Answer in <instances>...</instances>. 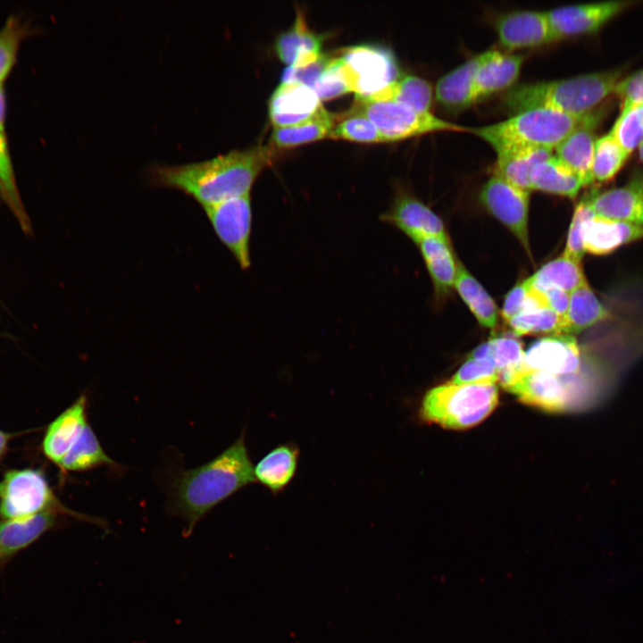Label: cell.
Returning a JSON list of instances; mask_svg holds the SVG:
<instances>
[{
  "label": "cell",
  "instance_id": "1",
  "mask_svg": "<svg viewBox=\"0 0 643 643\" xmlns=\"http://www.w3.org/2000/svg\"><path fill=\"white\" fill-rule=\"evenodd\" d=\"M272 157L271 147L255 146L197 162L152 164L147 173L152 185L180 189L205 209L248 195L255 180Z\"/></svg>",
  "mask_w": 643,
  "mask_h": 643
},
{
  "label": "cell",
  "instance_id": "2",
  "mask_svg": "<svg viewBox=\"0 0 643 643\" xmlns=\"http://www.w3.org/2000/svg\"><path fill=\"white\" fill-rule=\"evenodd\" d=\"M255 482L244 432L211 461L180 473L173 484L172 500L186 522L184 536L188 537L214 506Z\"/></svg>",
  "mask_w": 643,
  "mask_h": 643
},
{
  "label": "cell",
  "instance_id": "3",
  "mask_svg": "<svg viewBox=\"0 0 643 643\" xmlns=\"http://www.w3.org/2000/svg\"><path fill=\"white\" fill-rule=\"evenodd\" d=\"M623 74L624 69L621 67L568 79L514 85L505 94L503 104L514 114L547 108L582 116L599 107L614 94Z\"/></svg>",
  "mask_w": 643,
  "mask_h": 643
},
{
  "label": "cell",
  "instance_id": "4",
  "mask_svg": "<svg viewBox=\"0 0 643 643\" xmlns=\"http://www.w3.org/2000/svg\"><path fill=\"white\" fill-rule=\"evenodd\" d=\"M585 115L574 116L552 109L534 108L514 113L497 123L467 129V131L487 142L497 154L517 148L552 151Z\"/></svg>",
  "mask_w": 643,
  "mask_h": 643
},
{
  "label": "cell",
  "instance_id": "5",
  "mask_svg": "<svg viewBox=\"0 0 643 643\" xmlns=\"http://www.w3.org/2000/svg\"><path fill=\"white\" fill-rule=\"evenodd\" d=\"M498 402L496 384H454L430 389L419 409L422 420L448 429H467L482 422Z\"/></svg>",
  "mask_w": 643,
  "mask_h": 643
},
{
  "label": "cell",
  "instance_id": "6",
  "mask_svg": "<svg viewBox=\"0 0 643 643\" xmlns=\"http://www.w3.org/2000/svg\"><path fill=\"white\" fill-rule=\"evenodd\" d=\"M57 511L102 525V522L65 507L55 497L45 472L37 468L12 469L0 480V519H22Z\"/></svg>",
  "mask_w": 643,
  "mask_h": 643
},
{
  "label": "cell",
  "instance_id": "7",
  "mask_svg": "<svg viewBox=\"0 0 643 643\" xmlns=\"http://www.w3.org/2000/svg\"><path fill=\"white\" fill-rule=\"evenodd\" d=\"M572 377L522 369L502 380L501 385L528 405L560 413L584 406L597 395L592 386Z\"/></svg>",
  "mask_w": 643,
  "mask_h": 643
},
{
  "label": "cell",
  "instance_id": "8",
  "mask_svg": "<svg viewBox=\"0 0 643 643\" xmlns=\"http://www.w3.org/2000/svg\"><path fill=\"white\" fill-rule=\"evenodd\" d=\"M353 106L375 124L384 142L437 131H467V128L448 122L431 113H418L393 101L356 97Z\"/></svg>",
  "mask_w": 643,
  "mask_h": 643
},
{
  "label": "cell",
  "instance_id": "9",
  "mask_svg": "<svg viewBox=\"0 0 643 643\" xmlns=\"http://www.w3.org/2000/svg\"><path fill=\"white\" fill-rule=\"evenodd\" d=\"M338 56L348 88L356 97L371 96L400 76L393 54L380 46H349Z\"/></svg>",
  "mask_w": 643,
  "mask_h": 643
},
{
  "label": "cell",
  "instance_id": "10",
  "mask_svg": "<svg viewBox=\"0 0 643 643\" xmlns=\"http://www.w3.org/2000/svg\"><path fill=\"white\" fill-rule=\"evenodd\" d=\"M221 242L241 269L251 264L252 207L250 195L230 198L204 209Z\"/></svg>",
  "mask_w": 643,
  "mask_h": 643
},
{
  "label": "cell",
  "instance_id": "11",
  "mask_svg": "<svg viewBox=\"0 0 643 643\" xmlns=\"http://www.w3.org/2000/svg\"><path fill=\"white\" fill-rule=\"evenodd\" d=\"M479 198L481 205L505 224L530 254L528 234L530 191L494 174L483 185Z\"/></svg>",
  "mask_w": 643,
  "mask_h": 643
},
{
  "label": "cell",
  "instance_id": "12",
  "mask_svg": "<svg viewBox=\"0 0 643 643\" xmlns=\"http://www.w3.org/2000/svg\"><path fill=\"white\" fill-rule=\"evenodd\" d=\"M636 4L634 1H605L564 5L546 13L553 35L559 40L594 33Z\"/></svg>",
  "mask_w": 643,
  "mask_h": 643
},
{
  "label": "cell",
  "instance_id": "13",
  "mask_svg": "<svg viewBox=\"0 0 643 643\" xmlns=\"http://www.w3.org/2000/svg\"><path fill=\"white\" fill-rule=\"evenodd\" d=\"M500 45L508 50L530 48L555 41L546 12L514 11L496 20Z\"/></svg>",
  "mask_w": 643,
  "mask_h": 643
},
{
  "label": "cell",
  "instance_id": "14",
  "mask_svg": "<svg viewBox=\"0 0 643 643\" xmlns=\"http://www.w3.org/2000/svg\"><path fill=\"white\" fill-rule=\"evenodd\" d=\"M527 369L543 371L561 377L579 372L580 353L572 335H553L533 342L524 354Z\"/></svg>",
  "mask_w": 643,
  "mask_h": 643
},
{
  "label": "cell",
  "instance_id": "15",
  "mask_svg": "<svg viewBox=\"0 0 643 643\" xmlns=\"http://www.w3.org/2000/svg\"><path fill=\"white\" fill-rule=\"evenodd\" d=\"M605 104L587 113L579 125L556 146V157L572 169L584 182H593L591 163L595 144L596 129L606 115Z\"/></svg>",
  "mask_w": 643,
  "mask_h": 643
},
{
  "label": "cell",
  "instance_id": "16",
  "mask_svg": "<svg viewBox=\"0 0 643 643\" xmlns=\"http://www.w3.org/2000/svg\"><path fill=\"white\" fill-rule=\"evenodd\" d=\"M60 515L64 514L46 511L22 519H0V570L46 532L57 528Z\"/></svg>",
  "mask_w": 643,
  "mask_h": 643
},
{
  "label": "cell",
  "instance_id": "17",
  "mask_svg": "<svg viewBox=\"0 0 643 643\" xmlns=\"http://www.w3.org/2000/svg\"><path fill=\"white\" fill-rule=\"evenodd\" d=\"M87 403V397L82 394L46 429L41 450L57 467L88 423Z\"/></svg>",
  "mask_w": 643,
  "mask_h": 643
},
{
  "label": "cell",
  "instance_id": "18",
  "mask_svg": "<svg viewBox=\"0 0 643 643\" xmlns=\"http://www.w3.org/2000/svg\"><path fill=\"white\" fill-rule=\"evenodd\" d=\"M381 220L402 230L414 240L421 236H433L447 240L441 219L417 198L399 195L391 208L381 215Z\"/></svg>",
  "mask_w": 643,
  "mask_h": 643
},
{
  "label": "cell",
  "instance_id": "19",
  "mask_svg": "<svg viewBox=\"0 0 643 643\" xmlns=\"http://www.w3.org/2000/svg\"><path fill=\"white\" fill-rule=\"evenodd\" d=\"M589 195L595 215L642 225L643 187L639 172L623 187Z\"/></svg>",
  "mask_w": 643,
  "mask_h": 643
},
{
  "label": "cell",
  "instance_id": "20",
  "mask_svg": "<svg viewBox=\"0 0 643 643\" xmlns=\"http://www.w3.org/2000/svg\"><path fill=\"white\" fill-rule=\"evenodd\" d=\"M322 104L314 90L297 82H281L269 101V114L274 127L289 126L309 117Z\"/></svg>",
  "mask_w": 643,
  "mask_h": 643
},
{
  "label": "cell",
  "instance_id": "21",
  "mask_svg": "<svg viewBox=\"0 0 643 643\" xmlns=\"http://www.w3.org/2000/svg\"><path fill=\"white\" fill-rule=\"evenodd\" d=\"M643 238V225L620 221L593 214L583 228L585 252L595 255H608L623 245Z\"/></svg>",
  "mask_w": 643,
  "mask_h": 643
},
{
  "label": "cell",
  "instance_id": "22",
  "mask_svg": "<svg viewBox=\"0 0 643 643\" xmlns=\"http://www.w3.org/2000/svg\"><path fill=\"white\" fill-rule=\"evenodd\" d=\"M483 54L474 79L476 102L511 88L520 75L523 63L521 54H505L497 50H489Z\"/></svg>",
  "mask_w": 643,
  "mask_h": 643
},
{
  "label": "cell",
  "instance_id": "23",
  "mask_svg": "<svg viewBox=\"0 0 643 643\" xmlns=\"http://www.w3.org/2000/svg\"><path fill=\"white\" fill-rule=\"evenodd\" d=\"M6 110V94L4 85H0V198L16 218L21 230L30 235L31 221L20 195L9 148Z\"/></svg>",
  "mask_w": 643,
  "mask_h": 643
},
{
  "label": "cell",
  "instance_id": "24",
  "mask_svg": "<svg viewBox=\"0 0 643 643\" xmlns=\"http://www.w3.org/2000/svg\"><path fill=\"white\" fill-rule=\"evenodd\" d=\"M300 456L299 447L287 442L271 449L254 466L255 482L272 495L281 493L294 480Z\"/></svg>",
  "mask_w": 643,
  "mask_h": 643
},
{
  "label": "cell",
  "instance_id": "25",
  "mask_svg": "<svg viewBox=\"0 0 643 643\" xmlns=\"http://www.w3.org/2000/svg\"><path fill=\"white\" fill-rule=\"evenodd\" d=\"M483 56V53L477 54L438 79L436 100L443 108L459 112L476 103L474 79Z\"/></svg>",
  "mask_w": 643,
  "mask_h": 643
},
{
  "label": "cell",
  "instance_id": "26",
  "mask_svg": "<svg viewBox=\"0 0 643 643\" xmlns=\"http://www.w3.org/2000/svg\"><path fill=\"white\" fill-rule=\"evenodd\" d=\"M322 40L323 36L311 30L303 14L298 12L292 27L278 37L275 48L285 63L304 65L322 54Z\"/></svg>",
  "mask_w": 643,
  "mask_h": 643
},
{
  "label": "cell",
  "instance_id": "27",
  "mask_svg": "<svg viewBox=\"0 0 643 643\" xmlns=\"http://www.w3.org/2000/svg\"><path fill=\"white\" fill-rule=\"evenodd\" d=\"M419 246L437 293L447 295L455 287L457 264L449 241L433 236H421L413 240Z\"/></svg>",
  "mask_w": 643,
  "mask_h": 643
},
{
  "label": "cell",
  "instance_id": "28",
  "mask_svg": "<svg viewBox=\"0 0 643 643\" xmlns=\"http://www.w3.org/2000/svg\"><path fill=\"white\" fill-rule=\"evenodd\" d=\"M530 188L575 198L585 186L582 180L555 155L535 165L530 173Z\"/></svg>",
  "mask_w": 643,
  "mask_h": 643
},
{
  "label": "cell",
  "instance_id": "29",
  "mask_svg": "<svg viewBox=\"0 0 643 643\" xmlns=\"http://www.w3.org/2000/svg\"><path fill=\"white\" fill-rule=\"evenodd\" d=\"M607 309L596 296L588 282L570 293L564 318V335H575L610 318Z\"/></svg>",
  "mask_w": 643,
  "mask_h": 643
},
{
  "label": "cell",
  "instance_id": "30",
  "mask_svg": "<svg viewBox=\"0 0 643 643\" xmlns=\"http://www.w3.org/2000/svg\"><path fill=\"white\" fill-rule=\"evenodd\" d=\"M496 175L511 184L530 190V173L539 162L552 155L543 148H517L497 154Z\"/></svg>",
  "mask_w": 643,
  "mask_h": 643
},
{
  "label": "cell",
  "instance_id": "31",
  "mask_svg": "<svg viewBox=\"0 0 643 643\" xmlns=\"http://www.w3.org/2000/svg\"><path fill=\"white\" fill-rule=\"evenodd\" d=\"M99 466L119 467L102 447L88 423L58 466L63 473L85 472Z\"/></svg>",
  "mask_w": 643,
  "mask_h": 643
},
{
  "label": "cell",
  "instance_id": "32",
  "mask_svg": "<svg viewBox=\"0 0 643 643\" xmlns=\"http://www.w3.org/2000/svg\"><path fill=\"white\" fill-rule=\"evenodd\" d=\"M367 97L393 101L418 113H430L432 88L424 79L404 74L383 89Z\"/></svg>",
  "mask_w": 643,
  "mask_h": 643
},
{
  "label": "cell",
  "instance_id": "33",
  "mask_svg": "<svg viewBox=\"0 0 643 643\" xmlns=\"http://www.w3.org/2000/svg\"><path fill=\"white\" fill-rule=\"evenodd\" d=\"M336 116L322 104L308 119L289 126L274 127L271 139L279 147L301 145L328 137Z\"/></svg>",
  "mask_w": 643,
  "mask_h": 643
},
{
  "label": "cell",
  "instance_id": "34",
  "mask_svg": "<svg viewBox=\"0 0 643 643\" xmlns=\"http://www.w3.org/2000/svg\"><path fill=\"white\" fill-rule=\"evenodd\" d=\"M524 354L519 340L514 337L500 336L480 345L470 357L490 361L499 373V381H502L514 372L527 369Z\"/></svg>",
  "mask_w": 643,
  "mask_h": 643
},
{
  "label": "cell",
  "instance_id": "35",
  "mask_svg": "<svg viewBox=\"0 0 643 643\" xmlns=\"http://www.w3.org/2000/svg\"><path fill=\"white\" fill-rule=\"evenodd\" d=\"M529 280L538 289L553 287L568 293L588 282L580 262L564 255L546 263Z\"/></svg>",
  "mask_w": 643,
  "mask_h": 643
},
{
  "label": "cell",
  "instance_id": "36",
  "mask_svg": "<svg viewBox=\"0 0 643 643\" xmlns=\"http://www.w3.org/2000/svg\"><path fill=\"white\" fill-rule=\"evenodd\" d=\"M455 288L482 326L496 327L498 313L494 300L461 263L457 264Z\"/></svg>",
  "mask_w": 643,
  "mask_h": 643
},
{
  "label": "cell",
  "instance_id": "37",
  "mask_svg": "<svg viewBox=\"0 0 643 643\" xmlns=\"http://www.w3.org/2000/svg\"><path fill=\"white\" fill-rule=\"evenodd\" d=\"M35 33L30 21L21 13L10 14L0 27V85L15 66L21 42Z\"/></svg>",
  "mask_w": 643,
  "mask_h": 643
},
{
  "label": "cell",
  "instance_id": "38",
  "mask_svg": "<svg viewBox=\"0 0 643 643\" xmlns=\"http://www.w3.org/2000/svg\"><path fill=\"white\" fill-rule=\"evenodd\" d=\"M629 154L622 148L610 133L597 138L592 163V180L606 182L622 169Z\"/></svg>",
  "mask_w": 643,
  "mask_h": 643
},
{
  "label": "cell",
  "instance_id": "39",
  "mask_svg": "<svg viewBox=\"0 0 643 643\" xmlns=\"http://www.w3.org/2000/svg\"><path fill=\"white\" fill-rule=\"evenodd\" d=\"M507 323L516 336L535 333L564 335V319L548 307L522 311Z\"/></svg>",
  "mask_w": 643,
  "mask_h": 643
},
{
  "label": "cell",
  "instance_id": "40",
  "mask_svg": "<svg viewBox=\"0 0 643 643\" xmlns=\"http://www.w3.org/2000/svg\"><path fill=\"white\" fill-rule=\"evenodd\" d=\"M328 138L362 143L384 142L375 124L362 112L352 106L336 121Z\"/></svg>",
  "mask_w": 643,
  "mask_h": 643
},
{
  "label": "cell",
  "instance_id": "41",
  "mask_svg": "<svg viewBox=\"0 0 643 643\" xmlns=\"http://www.w3.org/2000/svg\"><path fill=\"white\" fill-rule=\"evenodd\" d=\"M609 133L630 155L643 142V104L623 103Z\"/></svg>",
  "mask_w": 643,
  "mask_h": 643
},
{
  "label": "cell",
  "instance_id": "42",
  "mask_svg": "<svg viewBox=\"0 0 643 643\" xmlns=\"http://www.w3.org/2000/svg\"><path fill=\"white\" fill-rule=\"evenodd\" d=\"M594 213L589 205V195L588 194L578 203L574 210L566 246L563 253L564 255L578 262L581 261L586 253L583 244V228L586 221Z\"/></svg>",
  "mask_w": 643,
  "mask_h": 643
},
{
  "label": "cell",
  "instance_id": "43",
  "mask_svg": "<svg viewBox=\"0 0 643 643\" xmlns=\"http://www.w3.org/2000/svg\"><path fill=\"white\" fill-rule=\"evenodd\" d=\"M313 89L320 100L334 98L350 91L338 55L330 57L325 70L314 83Z\"/></svg>",
  "mask_w": 643,
  "mask_h": 643
},
{
  "label": "cell",
  "instance_id": "44",
  "mask_svg": "<svg viewBox=\"0 0 643 643\" xmlns=\"http://www.w3.org/2000/svg\"><path fill=\"white\" fill-rule=\"evenodd\" d=\"M499 373L489 360L469 358L454 375V384H496Z\"/></svg>",
  "mask_w": 643,
  "mask_h": 643
},
{
  "label": "cell",
  "instance_id": "45",
  "mask_svg": "<svg viewBox=\"0 0 643 643\" xmlns=\"http://www.w3.org/2000/svg\"><path fill=\"white\" fill-rule=\"evenodd\" d=\"M331 55L322 54L315 61L301 66L289 65L285 69L281 82H297L313 88L325 70Z\"/></svg>",
  "mask_w": 643,
  "mask_h": 643
},
{
  "label": "cell",
  "instance_id": "46",
  "mask_svg": "<svg viewBox=\"0 0 643 643\" xmlns=\"http://www.w3.org/2000/svg\"><path fill=\"white\" fill-rule=\"evenodd\" d=\"M530 288V282L528 278L508 292L502 308V316L505 322L527 309Z\"/></svg>",
  "mask_w": 643,
  "mask_h": 643
},
{
  "label": "cell",
  "instance_id": "47",
  "mask_svg": "<svg viewBox=\"0 0 643 643\" xmlns=\"http://www.w3.org/2000/svg\"><path fill=\"white\" fill-rule=\"evenodd\" d=\"M614 94L623 103L643 104V69L623 77L616 85Z\"/></svg>",
  "mask_w": 643,
  "mask_h": 643
},
{
  "label": "cell",
  "instance_id": "48",
  "mask_svg": "<svg viewBox=\"0 0 643 643\" xmlns=\"http://www.w3.org/2000/svg\"><path fill=\"white\" fill-rule=\"evenodd\" d=\"M539 290L545 296L547 307L564 319L569 307L570 293L553 287Z\"/></svg>",
  "mask_w": 643,
  "mask_h": 643
},
{
  "label": "cell",
  "instance_id": "49",
  "mask_svg": "<svg viewBox=\"0 0 643 643\" xmlns=\"http://www.w3.org/2000/svg\"><path fill=\"white\" fill-rule=\"evenodd\" d=\"M13 433H8L0 430V461L7 453L9 442L13 438Z\"/></svg>",
  "mask_w": 643,
  "mask_h": 643
},
{
  "label": "cell",
  "instance_id": "50",
  "mask_svg": "<svg viewBox=\"0 0 643 643\" xmlns=\"http://www.w3.org/2000/svg\"><path fill=\"white\" fill-rule=\"evenodd\" d=\"M638 148H639V158L643 162V142L639 145V146Z\"/></svg>",
  "mask_w": 643,
  "mask_h": 643
},
{
  "label": "cell",
  "instance_id": "51",
  "mask_svg": "<svg viewBox=\"0 0 643 643\" xmlns=\"http://www.w3.org/2000/svg\"><path fill=\"white\" fill-rule=\"evenodd\" d=\"M638 172H639V177H640V180H641V183H642V187H643V171H638ZM642 225H643V221H642Z\"/></svg>",
  "mask_w": 643,
  "mask_h": 643
}]
</instances>
